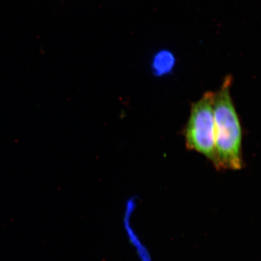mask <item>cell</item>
I'll list each match as a JSON object with an SVG mask.
<instances>
[{
    "label": "cell",
    "instance_id": "cell-1",
    "mask_svg": "<svg viewBox=\"0 0 261 261\" xmlns=\"http://www.w3.org/2000/svg\"><path fill=\"white\" fill-rule=\"evenodd\" d=\"M231 77L225 79L214 95L215 151L218 170L243 168L242 130L230 96Z\"/></svg>",
    "mask_w": 261,
    "mask_h": 261
},
{
    "label": "cell",
    "instance_id": "cell-2",
    "mask_svg": "<svg viewBox=\"0 0 261 261\" xmlns=\"http://www.w3.org/2000/svg\"><path fill=\"white\" fill-rule=\"evenodd\" d=\"M214 95V93L207 91L192 104L185 129V140L188 149L206 156L218 170L215 151Z\"/></svg>",
    "mask_w": 261,
    "mask_h": 261
},
{
    "label": "cell",
    "instance_id": "cell-3",
    "mask_svg": "<svg viewBox=\"0 0 261 261\" xmlns=\"http://www.w3.org/2000/svg\"><path fill=\"white\" fill-rule=\"evenodd\" d=\"M176 64L174 54L170 51L163 50L159 51L153 57L151 69L153 74L156 77L166 76L172 72Z\"/></svg>",
    "mask_w": 261,
    "mask_h": 261
}]
</instances>
